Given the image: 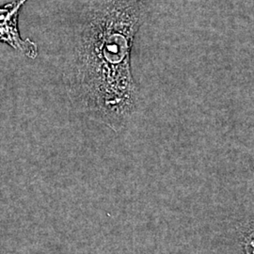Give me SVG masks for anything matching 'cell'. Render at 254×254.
<instances>
[{"instance_id":"1","label":"cell","mask_w":254,"mask_h":254,"mask_svg":"<svg viewBox=\"0 0 254 254\" xmlns=\"http://www.w3.org/2000/svg\"><path fill=\"white\" fill-rule=\"evenodd\" d=\"M147 16V0H93L74 37L68 69L70 96L89 118L116 132L139 107L131 51Z\"/></svg>"},{"instance_id":"2","label":"cell","mask_w":254,"mask_h":254,"mask_svg":"<svg viewBox=\"0 0 254 254\" xmlns=\"http://www.w3.org/2000/svg\"><path fill=\"white\" fill-rule=\"evenodd\" d=\"M27 0H17L0 7V42L18 50L27 58L35 59L38 46L30 39L23 40L18 30L19 10Z\"/></svg>"}]
</instances>
